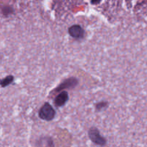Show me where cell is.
<instances>
[{
  "label": "cell",
  "mask_w": 147,
  "mask_h": 147,
  "mask_svg": "<svg viewBox=\"0 0 147 147\" xmlns=\"http://www.w3.org/2000/svg\"><path fill=\"white\" fill-rule=\"evenodd\" d=\"M38 116L42 120L50 121L55 118L56 111L52 107L51 105L49 104L48 103H46L39 111Z\"/></svg>",
  "instance_id": "cell-1"
},
{
  "label": "cell",
  "mask_w": 147,
  "mask_h": 147,
  "mask_svg": "<svg viewBox=\"0 0 147 147\" xmlns=\"http://www.w3.org/2000/svg\"><path fill=\"white\" fill-rule=\"evenodd\" d=\"M88 136L89 139L93 142L94 144L99 146H105L107 144V141L103 136H101L99 130L97 128H91L88 132Z\"/></svg>",
  "instance_id": "cell-2"
},
{
  "label": "cell",
  "mask_w": 147,
  "mask_h": 147,
  "mask_svg": "<svg viewBox=\"0 0 147 147\" xmlns=\"http://www.w3.org/2000/svg\"><path fill=\"white\" fill-rule=\"evenodd\" d=\"M69 34L75 39H82L84 36V30L79 24H74L69 29Z\"/></svg>",
  "instance_id": "cell-3"
},
{
  "label": "cell",
  "mask_w": 147,
  "mask_h": 147,
  "mask_svg": "<svg viewBox=\"0 0 147 147\" xmlns=\"http://www.w3.org/2000/svg\"><path fill=\"white\" fill-rule=\"evenodd\" d=\"M78 84V80L76 78H70L69 79H66V80L61 83L60 86L56 89V91H60L65 88H74Z\"/></svg>",
  "instance_id": "cell-4"
},
{
  "label": "cell",
  "mask_w": 147,
  "mask_h": 147,
  "mask_svg": "<svg viewBox=\"0 0 147 147\" xmlns=\"http://www.w3.org/2000/svg\"><path fill=\"white\" fill-rule=\"evenodd\" d=\"M69 100V94L66 91H61L54 99V104L58 107L63 106Z\"/></svg>",
  "instance_id": "cell-5"
},
{
  "label": "cell",
  "mask_w": 147,
  "mask_h": 147,
  "mask_svg": "<svg viewBox=\"0 0 147 147\" xmlns=\"http://www.w3.org/2000/svg\"><path fill=\"white\" fill-rule=\"evenodd\" d=\"M13 81H14V76H8L0 80V86L2 88H5L7 86H10Z\"/></svg>",
  "instance_id": "cell-6"
},
{
  "label": "cell",
  "mask_w": 147,
  "mask_h": 147,
  "mask_svg": "<svg viewBox=\"0 0 147 147\" xmlns=\"http://www.w3.org/2000/svg\"><path fill=\"white\" fill-rule=\"evenodd\" d=\"M108 103H105V102H100L98 104H97L96 109H102L104 107H106Z\"/></svg>",
  "instance_id": "cell-7"
},
{
  "label": "cell",
  "mask_w": 147,
  "mask_h": 147,
  "mask_svg": "<svg viewBox=\"0 0 147 147\" xmlns=\"http://www.w3.org/2000/svg\"><path fill=\"white\" fill-rule=\"evenodd\" d=\"M92 3L93 4H98V3H99L101 1V0H92Z\"/></svg>",
  "instance_id": "cell-8"
}]
</instances>
